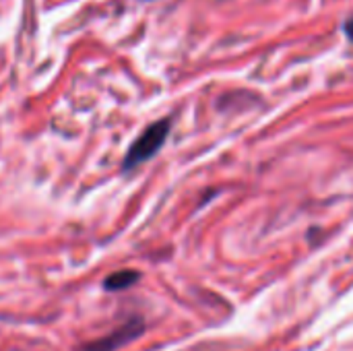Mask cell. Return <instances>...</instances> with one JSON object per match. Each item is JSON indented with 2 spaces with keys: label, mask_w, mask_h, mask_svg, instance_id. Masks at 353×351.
<instances>
[{
  "label": "cell",
  "mask_w": 353,
  "mask_h": 351,
  "mask_svg": "<svg viewBox=\"0 0 353 351\" xmlns=\"http://www.w3.org/2000/svg\"><path fill=\"white\" fill-rule=\"evenodd\" d=\"M170 128H172V120L170 118H163V120H157L153 122L151 126H147L139 139L128 147L126 155H124V161H122V170L128 172V170H134L139 168L141 163L149 161L151 157L157 155V151L163 147V143L168 141V134H170Z\"/></svg>",
  "instance_id": "obj_1"
},
{
  "label": "cell",
  "mask_w": 353,
  "mask_h": 351,
  "mask_svg": "<svg viewBox=\"0 0 353 351\" xmlns=\"http://www.w3.org/2000/svg\"><path fill=\"white\" fill-rule=\"evenodd\" d=\"M143 331H145L143 319H132V321L124 323L122 327H118L116 331H112L110 335L89 341V343H83L79 351H118L120 348L132 343L134 339H139L143 335Z\"/></svg>",
  "instance_id": "obj_2"
},
{
  "label": "cell",
  "mask_w": 353,
  "mask_h": 351,
  "mask_svg": "<svg viewBox=\"0 0 353 351\" xmlns=\"http://www.w3.org/2000/svg\"><path fill=\"white\" fill-rule=\"evenodd\" d=\"M139 279H141L139 271L122 269V271H116V273H112V275H108L103 279V290H108V292H122V290H128L130 285H134Z\"/></svg>",
  "instance_id": "obj_3"
},
{
  "label": "cell",
  "mask_w": 353,
  "mask_h": 351,
  "mask_svg": "<svg viewBox=\"0 0 353 351\" xmlns=\"http://www.w3.org/2000/svg\"><path fill=\"white\" fill-rule=\"evenodd\" d=\"M343 31H345L347 39H350V41H353V17L345 21V25H343Z\"/></svg>",
  "instance_id": "obj_4"
}]
</instances>
